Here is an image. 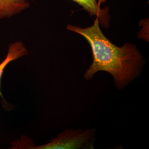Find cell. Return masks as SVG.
<instances>
[{"label": "cell", "mask_w": 149, "mask_h": 149, "mask_svg": "<svg viewBox=\"0 0 149 149\" xmlns=\"http://www.w3.org/2000/svg\"><path fill=\"white\" fill-rule=\"evenodd\" d=\"M95 133V129H66L47 144L39 146L33 144L31 149H78L89 146Z\"/></svg>", "instance_id": "obj_2"}, {"label": "cell", "mask_w": 149, "mask_h": 149, "mask_svg": "<svg viewBox=\"0 0 149 149\" xmlns=\"http://www.w3.org/2000/svg\"><path fill=\"white\" fill-rule=\"evenodd\" d=\"M82 6L91 17L96 16L100 22V25L104 28H108L109 26L110 17L108 15V8L102 9L100 2L97 0H72Z\"/></svg>", "instance_id": "obj_3"}, {"label": "cell", "mask_w": 149, "mask_h": 149, "mask_svg": "<svg viewBox=\"0 0 149 149\" xmlns=\"http://www.w3.org/2000/svg\"><path fill=\"white\" fill-rule=\"evenodd\" d=\"M66 28L85 38L91 47L93 62L84 74L86 80H91L97 72L104 71L113 77L118 88L122 89L140 74L144 59L138 49L131 43L121 47L113 44L102 32L97 18L90 27L69 24Z\"/></svg>", "instance_id": "obj_1"}, {"label": "cell", "mask_w": 149, "mask_h": 149, "mask_svg": "<svg viewBox=\"0 0 149 149\" xmlns=\"http://www.w3.org/2000/svg\"><path fill=\"white\" fill-rule=\"evenodd\" d=\"M28 54L27 48L21 40L11 43L8 45L7 56L5 59L0 63V96L2 98L3 96L1 91V85L2 75L6 67L12 61L26 56Z\"/></svg>", "instance_id": "obj_5"}, {"label": "cell", "mask_w": 149, "mask_h": 149, "mask_svg": "<svg viewBox=\"0 0 149 149\" xmlns=\"http://www.w3.org/2000/svg\"><path fill=\"white\" fill-rule=\"evenodd\" d=\"M30 6L28 0H0V20L18 15Z\"/></svg>", "instance_id": "obj_4"}]
</instances>
